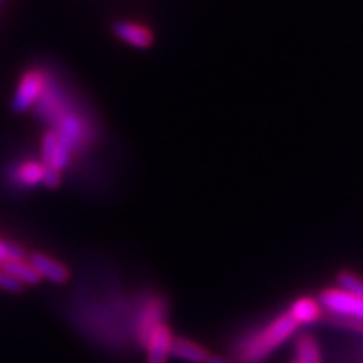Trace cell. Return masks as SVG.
Returning <instances> with one entry per match:
<instances>
[{
    "instance_id": "1",
    "label": "cell",
    "mask_w": 363,
    "mask_h": 363,
    "mask_svg": "<svg viewBox=\"0 0 363 363\" xmlns=\"http://www.w3.org/2000/svg\"><path fill=\"white\" fill-rule=\"evenodd\" d=\"M298 325L288 313L262 326L261 330L247 335L235 345V357L239 363H262L272 352L278 350L286 340L296 333Z\"/></svg>"
},
{
    "instance_id": "2",
    "label": "cell",
    "mask_w": 363,
    "mask_h": 363,
    "mask_svg": "<svg viewBox=\"0 0 363 363\" xmlns=\"http://www.w3.org/2000/svg\"><path fill=\"white\" fill-rule=\"evenodd\" d=\"M45 81H48L45 69L35 67V69L26 71L17 84L16 94H13L12 110L16 113H27L33 110L45 88Z\"/></svg>"
},
{
    "instance_id": "3",
    "label": "cell",
    "mask_w": 363,
    "mask_h": 363,
    "mask_svg": "<svg viewBox=\"0 0 363 363\" xmlns=\"http://www.w3.org/2000/svg\"><path fill=\"white\" fill-rule=\"evenodd\" d=\"M318 303L326 313L363 318V299L342 288H328L321 291Z\"/></svg>"
},
{
    "instance_id": "4",
    "label": "cell",
    "mask_w": 363,
    "mask_h": 363,
    "mask_svg": "<svg viewBox=\"0 0 363 363\" xmlns=\"http://www.w3.org/2000/svg\"><path fill=\"white\" fill-rule=\"evenodd\" d=\"M72 155L62 147L59 142L56 133L51 130L45 131L40 142V163L44 165L45 172H52V174L62 175V170L69 167Z\"/></svg>"
},
{
    "instance_id": "5",
    "label": "cell",
    "mask_w": 363,
    "mask_h": 363,
    "mask_svg": "<svg viewBox=\"0 0 363 363\" xmlns=\"http://www.w3.org/2000/svg\"><path fill=\"white\" fill-rule=\"evenodd\" d=\"M163 315H165V308L160 298H150L145 303L136 320V338L143 348L148 347L153 331L163 323Z\"/></svg>"
},
{
    "instance_id": "6",
    "label": "cell",
    "mask_w": 363,
    "mask_h": 363,
    "mask_svg": "<svg viewBox=\"0 0 363 363\" xmlns=\"http://www.w3.org/2000/svg\"><path fill=\"white\" fill-rule=\"evenodd\" d=\"M29 262L40 276V279H48L54 284H65L69 279V269L62 262L49 257L48 254L34 252L29 257Z\"/></svg>"
},
{
    "instance_id": "7",
    "label": "cell",
    "mask_w": 363,
    "mask_h": 363,
    "mask_svg": "<svg viewBox=\"0 0 363 363\" xmlns=\"http://www.w3.org/2000/svg\"><path fill=\"white\" fill-rule=\"evenodd\" d=\"M172 331L165 323H162L158 328L153 331L152 338H150L148 347L145 350L148 352L147 363H167L170 358V345H172Z\"/></svg>"
},
{
    "instance_id": "8",
    "label": "cell",
    "mask_w": 363,
    "mask_h": 363,
    "mask_svg": "<svg viewBox=\"0 0 363 363\" xmlns=\"http://www.w3.org/2000/svg\"><path fill=\"white\" fill-rule=\"evenodd\" d=\"M45 169L40 162L27 160L22 162L12 170V182L16 187L34 189L44 182Z\"/></svg>"
},
{
    "instance_id": "9",
    "label": "cell",
    "mask_w": 363,
    "mask_h": 363,
    "mask_svg": "<svg viewBox=\"0 0 363 363\" xmlns=\"http://www.w3.org/2000/svg\"><path fill=\"white\" fill-rule=\"evenodd\" d=\"M170 357L187 363H206L211 353L202 345L190 342V340L174 337L170 345Z\"/></svg>"
},
{
    "instance_id": "10",
    "label": "cell",
    "mask_w": 363,
    "mask_h": 363,
    "mask_svg": "<svg viewBox=\"0 0 363 363\" xmlns=\"http://www.w3.org/2000/svg\"><path fill=\"white\" fill-rule=\"evenodd\" d=\"M288 315L296 321V325H311L323 318V308L320 306L318 299L313 298H298L291 303Z\"/></svg>"
},
{
    "instance_id": "11",
    "label": "cell",
    "mask_w": 363,
    "mask_h": 363,
    "mask_svg": "<svg viewBox=\"0 0 363 363\" xmlns=\"http://www.w3.org/2000/svg\"><path fill=\"white\" fill-rule=\"evenodd\" d=\"M115 33L121 40L135 45V48H147L152 40V33L148 27L136 24V22H118Z\"/></svg>"
},
{
    "instance_id": "12",
    "label": "cell",
    "mask_w": 363,
    "mask_h": 363,
    "mask_svg": "<svg viewBox=\"0 0 363 363\" xmlns=\"http://www.w3.org/2000/svg\"><path fill=\"white\" fill-rule=\"evenodd\" d=\"M2 271H6L9 276H12L13 279L19 281L22 286H35L40 283V276L35 272L34 267L30 266L29 261L26 262V259L2 262Z\"/></svg>"
},
{
    "instance_id": "13",
    "label": "cell",
    "mask_w": 363,
    "mask_h": 363,
    "mask_svg": "<svg viewBox=\"0 0 363 363\" xmlns=\"http://www.w3.org/2000/svg\"><path fill=\"white\" fill-rule=\"evenodd\" d=\"M296 362L299 363H321L320 347H318L316 340L303 335L296 340Z\"/></svg>"
},
{
    "instance_id": "14",
    "label": "cell",
    "mask_w": 363,
    "mask_h": 363,
    "mask_svg": "<svg viewBox=\"0 0 363 363\" xmlns=\"http://www.w3.org/2000/svg\"><path fill=\"white\" fill-rule=\"evenodd\" d=\"M338 288L345 289V291L355 294L360 299H363V279L358 276L352 274L350 271H342L337 274Z\"/></svg>"
},
{
    "instance_id": "15",
    "label": "cell",
    "mask_w": 363,
    "mask_h": 363,
    "mask_svg": "<svg viewBox=\"0 0 363 363\" xmlns=\"http://www.w3.org/2000/svg\"><path fill=\"white\" fill-rule=\"evenodd\" d=\"M325 318L333 325L342 326V328L363 333V318L358 316H347V315H335V313H326Z\"/></svg>"
},
{
    "instance_id": "16",
    "label": "cell",
    "mask_w": 363,
    "mask_h": 363,
    "mask_svg": "<svg viewBox=\"0 0 363 363\" xmlns=\"http://www.w3.org/2000/svg\"><path fill=\"white\" fill-rule=\"evenodd\" d=\"M26 259V251L17 244H11L0 239V262Z\"/></svg>"
},
{
    "instance_id": "17",
    "label": "cell",
    "mask_w": 363,
    "mask_h": 363,
    "mask_svg": "<svg viewBox=\"0 0 363 363\" xmlns=\"http://www.w3.org/2000/svg\"><path fill=\"white\" fill-rule=\"evenodd\" d=\"M22 286L19 281L13 279L12 276H9L6 271H0V289H4V291H9V293H19L22 291Z\"/></svg>"
},
{
    "instance_id": "18",
    "label": "cell",
    "mask_w": 363,
    "mask_h": 363,
    "mask_svg": "<svg viewBox=\"0 0 363 363\" xmlns=\"http://www.w3.org/2000/svg\"><path fill=\"white\" fill-rule=\"evenodd\" d=\"M206 363H239L238 360H230V358L219 357V355H211Z\"/></svg>"
},
{
    "instance_id": "19",
    "label": "cell",
    "mask_w": 363,
    "mask_h": 363,
    "mask_svg": "<svg viewBox=\"0 0 363 363\" xmlns=\"http://www.w3.org/2000/svg\"><path fill=\"white\" fill-rule=\"evenodd\" d=\"M4 6H6V0H0V12H2Z\"/></svg>"
},
{
    "instance_id": "20",
    "label": "cell",
    "mask_w": 363,
    "mask_h": 363,
    "mask_svg": "<svg viewBox=\"0 0 363 363\" xmlns=\"http://www.w3.org/2000/svg\"><path fill=\"white\" fill-rule=\"evenodd\" d=\"M291 363H299V362H291Z\"/></svg>"
}]
</instances>
